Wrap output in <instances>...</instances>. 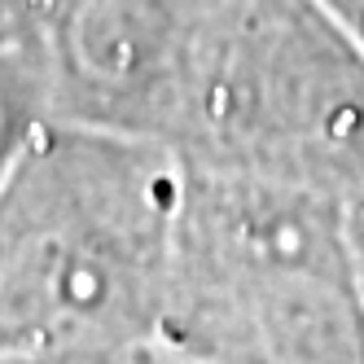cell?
I'll use <instances>...</instances> for the list:
<instances>
[{"label": "cell", "instance_id": "6da1fadb", "mask_svg": "<svg viewBox=\"0 0 364 364\" xmlns=\"http://www.w3.org/2000/svg\"><path fill=\"white\" fill-rule=\"evenodd\" d=\"M180 154L48 114L0 180V364L159 347Z\"/></svg>", "mask_w": 364, "mask_h": 364}, {"label": "cell", "instance_id": "7a4b0ae2", "mask_svg": "<svg viewBox=\"0 0 364 364\" xmlns=\"http://www.w3.org/2000/svg\"><path fill=\"white\" fill-rule=\"evenodd\" d=\"M159 347L176 364H364L347 198L185 163Z\"/></svg>", "mask_w": 364, "mask_h": 364}, {"label": "cell", "instance_id": "3957f363", "mask_svg": "<svg viewBox=\"0 0 364 364\" xmlns=\"http://www.w3.org/2000/svg\"><path fill=\"white\" fill-rule=\"evenodd\" d=\"M176 154L347 198L364 180V53L316 0H211Z\"/></svg>", "mask_w": 364, "mask_h": 364}, {"label": "cell", "instance_id": "277c9868", "mask_svg": "<svg viewBox=\"0 0 364 364\" xmlns=\"http://www.w3.org/2000/svg\"><path fill=\"white\" fill-rule=\"evenodd\" d=\"M44 119L48 92L40 53L36 48H0V180L9 176L14 159Z\"/></svg>", "mask_w": 364, "mask_h": 364}, {"label": "cell", "instance_id": "5b68a950", "mask_svg": "<svg viewBox=\"0 0 364 364\" xmlns=\"http://www.w3.org/2000/svg\"><path fill=\"white\" fill-rule=\"evenodd\" d=\"M316 5L338 22V31L364 53V0H316Z\"/></svg>", "mask_w": 364, "mask_h": 364}, {"label": "cell", "instance_id": "8992f818", "mask_svg": "<svg viewBox=\"0 0 364 364\" xmlns=\"http://www.w3.org/2000/svg\"><path fill=\"white\" fill-rule=\"evenodd\" d=\"M347 232H351V250H355L360 281H364V180L347 193Z\"/></svg>", "mask_w": 364, "mask_h": 364}, {"label": "cell", "instance_id": "52a82bcc", "mask_svg": "<svg viewBox=\"0 0 364 364\" xmlns=\"http://www.w3.org/2000/svg\"><path fill=\"white\" fill-rule=\"evenodd\" d=\"M5 364H176L163 347L141 351V355H110V360H5Z\"/></svg>", "mask_w": 364, "mask_h": 364}]
</instances>
